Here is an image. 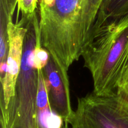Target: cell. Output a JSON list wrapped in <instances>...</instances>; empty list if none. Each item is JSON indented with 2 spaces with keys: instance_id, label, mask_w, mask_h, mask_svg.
<instances>
[{
  "instance_id": "1",
  "label": "cell",
  "mask_w": 128,
  "mask_h": 128,
  "mask_svg": "<svg viewBox=\"0 0 128 128\" xmlns=\"http://www.w3.org/2000/svg\"><path fill=\"white\" fill-rule=\"evenodd\" d=\"M103 0H54L39 13L42 46L56 61L71 63L82 56Z\"/></svg>"
},
{
  "instance_id": "2",
  "label": "cell",
  "mask_w": 128,
  "mask_h": 128,
  "mask_svg": "<svg viewBox=\"0 0 128 128\" xmlns=\"http://www.w3.org/2000/svg\"><path fill=\"white\" fill-rule=\"evenodd\" d=\"M81 56L92 76V92H116L128 65V16L92 30Z\"/></svg>"
},
{
  "instance_id": "3",
  "label": "cell",
  "mask_w": 128,
  "mask_h": 128,
  "mask_svg": "<svg viewBox=\"0 0 128 128\" xmlns=\"http://www.w3.org/2000/svg\"><path fill=\"white\" fill-rule=\"evenodd\" d=\"M35 44L36 32L32 17L28 23L15 97L6 114L1 116V128H40L37 107L38 74L33 66L32 56Z\"/></svg>"
},
{
  "instance_id": "4",
  "label": "cell",
  "mask_w": 128,
  "mask_h": 128,
  "mask_svg": "<svg viewBox=\"0 0 128 128\" xmlns=\"http://www.w3.org/2000/svg\"><path fill=\"white\" fill-rule=\"evenodd\" d=\"M68 124L71 128H128V100L116 92L106 95L92 92L79 98Z\"/></svg>"
},
{
  "instance_id": "5",
  "label": "cell",
  "mask_w": 128,
  "mask_h": 128,
  "mask_svg": "<svg viewBox=\"0 0 128 128\" xmlns=\"http://www.w3.org/2000/svg\"><path fill=\"white\" fill-rule=\"evenodd\" d=\"M30 20L21 18V20H16V23L10 21L8 25L9 48L6 73L1 80V116L6 114L9 105L15 97L23 55L25 36L28 31V23Z\"/></svg>"
},
{
  "instance_id": "6",
  "label": "cell",
  "mask_w": 128,
  "mask_h": 128,
  "mask_svg": "<svg viewBox=\"0 0 128 128\" xmlns=\"http://www.w3.org/2000/svg\"><path fill=\"white\" fill-rule=\"evenodd\" d=\"M43 70L47 81L51 108L55 113L62 117L65 124H68L74 113L70 91L66 88L57 67L51 57Z\"/></svg>"
},
{
  "instance_id": "7",
  "label": "cell",
  "mask_w": 128,
  "mask_h": 128,
  "mask_svg": "<svg viewBox=\"0 0 128 128\" xmlns=\"http://www.w3.org/2000/svg\"><path fill=\"white\" fill-rule=\"evenodd\" d=\"M38 87L37 107L40 128H62L64 121L52 110L49 99L48 88L44 70H38Z\"/></svg>"
},
{
  "instance_id": "8",
  "label": "cell",
  "mask_w": 128,
  "mask_h": 128,
  "mask_svg": "<svg viewBox=\"0 0 128 128\" xmlns=\"http://www.w3.org/2000/svg\"><path fill=\"white\" fill-rule=\"evenodd\" d=\"M16 0H1L0 3V64L6 63L8 54L9 41L8 25L12 21Z\"/></svg>"
},
{
  "instance_id": "9",
  "label": "cell",
  "mask_w": 128,
  "mask_h": 128,
  "mask_svg": "<svg viewBox=\"0 0 128 128\" xmlns=\"http://www.w3.org/2000/svg\"><path fill=\"white\" fill-rule=\"evenodd\" d=\"M126 16H128V0H103L92 31Z\"/></svg>"
},
{
  "instance_id": "10",
  "label": "cell",
  "mask_w": 128,
  "mask_h": 128,
  "mask_svg": "<svg viewBox=\"0 0 128 128\" xmlns=\"http://www.w3.org/2000/svg\"><path fill=\"white\" fill-rule=\"evenodd\" d=\"M18 13L21 12V18L30 20L36 13L38 0H16Z\"/></svg>"
},
{
  "instance_id": "11",
  "label": "cell",
  "mask_w": 128,
  "mask_h": 128,
  "mask_svg": "<svg viewBox=\"0 0 128 128\" xmlns=\"http://www.w3.org/2000/svg\"><path fill=\"white\" fill-rule=\"evenodd\" d=\"M116 92L128 100V65L120 80Z\"/></svg>"
},
{
  "instance_id": "12",
  "label": "cell",
  "mask_w": 128,
  "mask_h": 128,
  "mask_svg": "<svg viewBox=\"0 0 128 128\" xmlns=\"http://www.w3.org/2000/svg\"><path fill=\"white\" fill-rule=\"evenodd\" d=\"M62 128H71V127L70 126V125H68V124H65V123H64V126L62 127Z\"/></svg>"
}]
</instances>
